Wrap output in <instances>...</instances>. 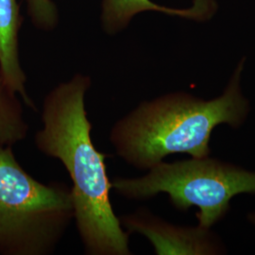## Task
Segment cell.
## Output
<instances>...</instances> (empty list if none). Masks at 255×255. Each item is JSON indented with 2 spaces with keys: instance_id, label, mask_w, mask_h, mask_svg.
<instances>
[{
  "instance_id": "obj_6",
  "label": "cell",
  "mask_w": 255,
  "mask_h": 255,
  "mask_svg": "<svg viewBox=\"0 0 255 255\" xmlns=\"http://www.w3.org/2000/svg\"><path fill=\"white\" fill-rule=\"evenodd\" d=\"M23 24L17 0H0V77L30 109L36 106L26 89L27 77L19 55V33Z\"/></svg>"
},
{
  "instance_id": "obj_1",
  "label": "cell",
  "mask_w": 255,
  "mask_h": 255,
  "mask_svg": "<svg viewBox=\"0 0 255 255\" xmlns=\"http://www.w3.org/2000/svg\"><path fill=\"white\" fill-rule=\"evenodd\" d=\"M91 79L76 74L55 86L43 102V127L34 137L43 154L64 164L72 187L74 219L89 255H129L125 232L110 200L108 155L99 151L91 138L92 124L85 108Z\"/></svg>"
},
{
  "instance_id": "obj_10",
  "label": "cell",
  "mask_w": 255,
  "mask_h": 255,
  "mask_svg": "<svg viewBox=\"0 0 255 255\" xmlns=\"http://www.w3.org/2000/svg\"><path fill=\"white\" fill-rule=\"evenodd\" d=\"M248 219H249L250 222H252L253 224L255 225V213H250L248 215Z\"/></svg>"
},
{
  "instance_id": "obj_2",
  "label": "cell",
  "mask_w": 255,
  "mask_h": 255,
  "mask_svg": "<svg viewBox=\"0 0 255 255\" xmlns=\"http://www.w3.org/2000/svg\"><path fill=\"white\" fill-rule=\"evenodd\" d=\"M243 65L244 59L224 93L214 100L177 92L140 103L111 128L109 140L117 155L142 170H149L168 155L208 157L214 128L220 124L239 128L250 112L240 87Z\"/></svg>"
},
{
  "instance_id": "obj_9",
  "label": "cell",
  "mask_w": 255,
  "mask_h": 255,
  "mask_svg": "<svg viewBox=\"0 0 255 255\" xmlns=\"http://www.w3.org/2000/svg\"><path fill=\"white\" fill-rule=\"evenodd\" d=\"M27 13L32 24L39 29L50 31L57 27L59 12L51 0H25Z\"/></svg>"
},
{
  "instance_id": "obj_3",
  "label": "cell",
  "mask_w": 255,
  "mask_h": 255,
  "mask_svg": "<svg viewBox=\"0 0 255 255\" xmlns=\"http://www.w3.org/2000/svg\"><path fill=\"white\" fill-rule=\"evenodd\" d=\"M73 219L71 188L37 181L0 146V255H51Z\"/></svg>"
},
{
  "instance_id": "obj_4",
  "label": "cell",
  "mask_w": 255,
  "mask_h": 255,
  "mask_svg": "<svg viewBox=\"0 0 255 255\" xmlns=\"http://www.w3.org/2000/svg\"><path fill=\"white\" fill-rule=\"evenodd\" d=\"M111 187L128 200H146L165 193L178 210L198 207L199 226L210 229L226 216L235 196L255 194V172L209 156L192 157L161 162L140 178H115Z\"/></svg>"
},
{
  "instance_id": "obj_7",
  "label": "cell",
  "mask_w": 255,
  "mask_h": 255,
  "mask_svg": "<svg viewBox=\"0 0 255 255\" xmlns=\"http://www.w3.org/2000/svg\"><path fill=\"white\" fill-rule=\"evenodd\" d=\"M217 9L214 0H194L189 9H171L155 4L150 0H102L101 27L109 35L118 34L125 29L137 13L154 10L182 18L205 20L212 16Z\"/></svg>"
},
{
  "instance_id": "obj_5",
  "label": "cell",
  "mask_w": 255,
  "mask_h": 255,
  "mask_svg": "<svg viewBox=\"0 0 255 255\" xmlns=\"http://www.w3.org/2000/svg\"><path fill=\"white\" fill-rule=\"evenodd\" d=\"M123 228L146 237L156 255H220L224 247L210 229L178 227L155 217L146 209L119 218Z\"/></svg>"
},
{
  "instance_id": "obj_8",
  "label": "cell",
  "mask_w": 255,
  "mask_h": 255,
  "mask_svg": "<svg viewBox=\"0 0 255 255\" xmlns=\"http://www.w3.org/2000/svg\"><path fill=\"white\" fill-rule=\"evenodd\" d=\"M21 101L0 77V146H13L27 138L29 127Z\"/></svg>"
}]
</instances>
